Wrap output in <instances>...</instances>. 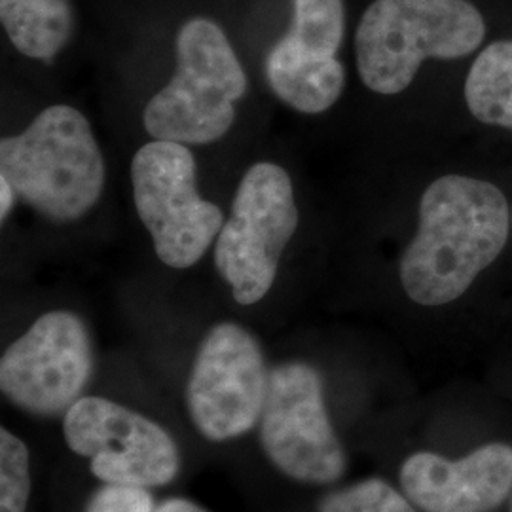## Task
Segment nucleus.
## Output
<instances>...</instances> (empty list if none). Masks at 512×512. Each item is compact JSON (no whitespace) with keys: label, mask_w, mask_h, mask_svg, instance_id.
Masks as SVG:
<instances>
[{"label":"nucleus","mask_w":512,"mask_h":512,"mask_svg":"<svg viewBox=\"0 0 512 512\" xmlns=\"http://www.w3.org/2000/svg\"><path fill=\"white\" fill-rule=\"evenodd\" d=\"M298 228L293 181L270 162H258L241 179L232 215L215 247V266L241 306L270 293L279 260Z\"/></svg>","instance_id":"39448f33"},{"label":"nucleus","mask_w":512,"mask_h":512,"mask_svg":"<svg viewBox=\"0 0 512 512\" xmlns=\"http://www.w3.org/2000/svg\"><path fill=\"white\" fill-rule=\"evenodd\" d=\"M258 439L279 473L308 486H329L346 473V450L330 421L315 366L291 361L270 370Z\"/></svg>","instance_id":"423d86ee"},{"label":"nucleus","mask_w":512,"mask_h":512,"mask_svg":"<svg viewBox=\"0 0 512 512\" xmlns=\"http://www.w3.org/2000/svg\"><path fill=\"white\" fill-rule=\"evenodd\" d=\"M484 35V19L467 0H376L357 29V69L366 88L395 95L425 59L465 57Z\"/></svg>","instance_id":"7ed1b4c3"},{"label":"nucleus","mask_w":512,"mask_h":512,"mask_svg":"<svg viewBox=\"0 0 512 512\" xmlns=\"http://www.w3.org/2000/svg\"><path fill=\"white\" fill-rule=\"evenodd\" d=\"M511 209L494 184L444 175L420 202V226L401 258V283L420 306L458 300L501 255Z\"/></svg>","instance_id":"f257e3e1"},{"label":"nucleus","mask_w":512,"mask_h":512,"mask_svg":"<svg viewBox=\"0 0 512 512\" xmlns=\"http://www.w3.org/2000/svg\"><path fill=\"white\" fill-rule=\"evenodd\" d=\"M92 336L67 310L44 313L0 359V391L19 410L54 418L65 414L90 384Z\"/></svg>","instance_id":"9d476101"},{"label":"nucleus","mask_w":512,"mask_h":512,"mask_svg":"<svg viewBox=\"0 0 512 512\" xmlns=\"http://www.w3.org/2000/svg\"><path fill=\"white\" fill-rule=\"evenodd\" d=\"M0 177L52 222H73L99 202L105 162L80 110L54 105L0 141Z\"/></svg>","instance_id":"f03ea898"},{"label":"nucleus","mask_w":512,"mask_h":512,"mask_svg":"<svg viewBox=\"0 0 512 512\" xmlns=\"http://www.w3.org/2000/svg\"><path fill=\"white\" fill-rule=\"evenodd\" d=\"M131 184L158 258L177 270L194 266L219 238L224 217L198 194L192 152L181 143H148L131 160Z\"/></svg>","instance_id":"0eeeda50"},{"label":"nucleus","mask_w":512,"mask_h":512,"mask_svg":"<svg viewBox=\"0 0 512 512\" xmlns=\"http://www.w3.org/2000/svg\"><path fill=\"white\" fill-rule=\"evenodd\" d=\"M266 78L283 103L304 114H319L340 99L346 71L338 57L308 54L283 37L268 54Z\"/></svg>","instance_id":"f8f14e48"},{"label":"nucleus","mask_w":512,"mask_h":512,"mask_svg":"<svg viewBox=\"0 0 512 512\" xmlns=\"http://www.w3.org/2000/svg\"><path fill=\"white\" fill-rule=\"evenodd\" d=\"M0 21L19 54L50 63L73 33L71 0H0Z\"/></svg>","instance_id":"ddd939ff"},{"label":"nucleus","mask_w":512,"mask_h":512,"mask_svg":"<svg viewBox=\"0 0 512 512\" xmlns=\"http://www.w3.org/2000/svg\"><path fill=\"white\" fill-rule=\"evenodd\" d=\"M156 512H209L200 507L198 503L186 499V497H167L158 503Z\"/></svg>","instance_id":"6ab92c4d"},{"label":"nucleus","mask_w":512,"mask_h":512,"mask_svg":"<svg viewBox=\"0 0 512 512\" xmlns=\"http://www.w3.org/2000/svg\"><path fill=\"white\" fill-rule=\"evenodd\" d=\"M268 384L270 372L255 336L238 323H219L203 338L190 370V421L209 442L241 439L260 421Z\"/></svg>","instance_id":"1a4fd4ad"},{"label":"nucleus","mask_w":512,"mask_h":512,"mask_svg":"<svg viewBox=\"0 0 512 512\" xmlns=\"http://www.w3.org/2000/svg\"><path fill=\"white\" fill-rule=\"evenodd\" d=\"M63 437L103 484L152 490L181 471L179 446L160 423L105 397H80L63 414Z\"/></svg>","instance_id":"6e6552de"},{"label":"nucleus","mask_w":512,"mask_h":512,"mask_svg":"<svg viewBox=\"0 0 512 512\" xmlns=\"http://www.w3.org/2000/svg\"><path fill=\"white\" fill-rule=\"evenodd\" d=\"M156 507L150 488L103 484L90 495L84 512H156Z\"/></svg>","instance_id":"a211bd4d"},{"label":"nucleus","mask_w":512,"mask_h":512,"mask_svg":"<svg viewBox=\"0 0 512 512\" xmlns=\"http://www.w3.org/2000/svg\"><path fill=\"white\" fill-rule=\"evenodd\" d=\"M399 482L423 512H490L512 490V446L490 442L461 459L433 452L406 458Z\"/></svg>","instance_id":"9b49d317"},{"label":"nucleus","mask_w":512,"mask_h":512,"mask_svg":"<svg viewBox=\"0 0 512 512\" xmlns=\"http://www.w3.org/2000/svg\"><path fill=\"white\" fill-rule=\"evenodd\" d=\"M31 497V454L16 433L0 429V512H27Z\"/></svg>","instance_id":"f3484780"},{"label":"nucleus","mask_w":512,"mask_h":512,"mask_svg":"<svg viewBox=\"0 0 512 512\" xmlns=\"http://www.w3.org/2000/svg\"><path fill=\"white\" fill-rule=\"evenodd\" d=\"M416 505L382 478H366L325 495L317 512H416Z\"/></svg>","instance_id":"dca6fc26"},{"label":"nucleus","mask_w":512,"mask_h":512,"mask_svg":"<svg viewBox=\"0 0 512 512\" xmlns=\"http://www.w3.org/2000/svg\"><path fill=\"white\" fill-rule=\"evenodd\" d=\"M346 31L342 0H293V25L285 38L296 48L336 57Z\"/></svg>","instance_id":"2eb2a0df"},{"label":"nucleus","mask_w":512,"mask_h":512,"mask_svg":"<svg viewBox=\"0 0 512 512\" xmlns=\"http://www.w3.org/2000/svg\"><path fill=\"white\" fill-rule=\"evenodd\" d=\"M177 71L148 101L143 124L154 141L209 145L236 120V103L247 90L238 55L211 19L186 21L177 35Z\"/></svg>","instance_id":"20e7f679"},{"label":"nucleus","mask_w":512,"mask_h":512,"mask_svg":"<svg viewBox=\"0 0 512 512\" xmlns=\"http://www.w3.org/2000/svg\"><path fill=\"white\" fill-rule=\"evenodd\" d=\"M465 101L480 122L512 129V40L494 42L476 57Z\"/></svg>","instance_id":"4468645a"},{"label":"nucleus","mask_w":512,"mask_h":512,"mask_svg":"<svg viewBox=\"0 0 512 512\" xmlns=\"http://www.w3.org/2000/svg\"><path fill=\"white\" fill-rule=\"evenodd\" d=\"M0 196H2V203H0V219L6 220L10 215L12 207H14V200H16V190L12 188V184L8 183L4 177H0Z\"/></svg>","instance_id":"aec40b11"}]
</instances>
